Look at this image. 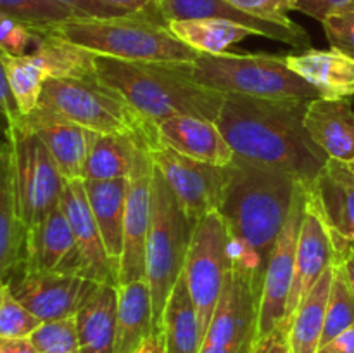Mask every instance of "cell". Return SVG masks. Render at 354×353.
<instances>
[{"mask_svg": "<svg viewBox=\"0 0 354 353\" xmlns=\"http://www.w3.org/2000/svg\"><path fill=\"white\" fill-rule=\"evenodd\" d=\"M44 322L17 301L6 280H0V336L30 338Z\"/></svg>", "mask_w": 354, "mask_h": 353, "instance_id": "d590c367", "label": "cell"}, {"mask_svg": "<svg viewBox=\"0 0 354 353\" xmlns=\"http://www.w3.org/2000/svg\"><path fill=\"white\" fill-rule=\"evenodd\" d=\"M30 339L37 353H82L75 317L44 322Z\"/></svg>", "mask_w": 354, "mask_h": 353, "instance_id": "8d00e7d4", "label": "cell"}, {"mask_svg": "<svg viewBox=\"0 0 354 353\" xmlns=\"http://www.w3.org/2000/svg\"><path fill=\"white\" fill-rule=\"evenodd\" d=\"M154 334L151 289L145 279L118 286L116 338L113 353H133Z\"/></svg>", "mask_w": 354, "mask_h": 353, "instance_id": "484cf974", "label": "cell"}, {"mask_svg": "<svg viewBox=\"0 0 354 353\" xmlns=\"http://www.w3.org/2000/svg\"><path fill=\"white\" fill-rule=\"evenodd\" d=\"M133 353H165V341H162V334H152L144 345Z\"/></svg>", "mask_w": 354, "mask_h": 353, "instance_id": "681fc988", "label": "cell"}, {"mask_svg": "<svg viewBox=\"0 0 354 353\" xmlns=\"http://www.w3.org/2000/svg\"><path fill=\"white\" fill-rule=\"evenodd\" d=\"M287 66L318 92L320 99H354V59L330 47L286 55Z\"/></svg>", "mask_w": 354, "mask_h": 353, "instance_id": "7402d4cb", "label": "cell"}, {"mask_svg": "<svg viewBox=\"0 0 354 353\" xmlns=\"http://www.w3.org/2000/svg\"><path fill=\"white\" fill-rule=\"evenodd\" d=\"M308 192V189H306ZM353 242L339 237L325 224L324 217L310 196L306 197V211H304L303 225H301L299 239H297L296 263H294V279L290 286L289 300H287L286 322L283 329L289 331L290 320L296 314L297 307L310 294L315 284L318 282L325 270L335 263V260L344 253Z\"/></svg>", "mask_w": 354, "mask_h": 353, "instance_id": "5bb4252c", "label": "cell"}, {"mask_svg": "<svg viewBox=\"0 0 354 353\" xmlns=\"http://www.w3.org/2000/svg\"><path fill=\"white\" fill-rule=\"evenodd\" d=\"M118 286L99 284L75 315L82 353H113L116 338Z\"/></svg>", "mask_w": 354, "mask_h": 353, "instance_id": "d4e9b609", "label": "cell"}, {"mask_svg": "<svg viewBox=\"0 0 354 353\" xmlns=\"http://www.w3.org/2000/svg\"><path fill=\"white\" fill-rule=\"evenodd\" d=\"M154 165L149 151L130 176L124 215L123 253L118 266V286L145 279V242L151 224V183Z\"/></svg>", "mask_w": 354, "mask_h": 353, "instance_id": "9a60e30c", "label": "cell"}, {"mask_svg": "<svg viewBox=\"0 0 354 353\" xmlns=\"http://www.w3.org/2000/svg\"><path fill=\"white\" fill-rule=\"evenodd\" d=\"M194 224L154 166L151 183V224L145 242V280L152 298L154 334L162 332V315L185 265Z\"/></svg>", "mask_w": 354, "mask_h": 353, "instance_id": "5b68a950", "label": "cell"}, {"mask_svg": "<svg viewBox=\"0 0 354 353\" xmlns=\"http://www.w3.org/2000/svg\"><path fill=\"white\" fill-rule=\"evenodd\" d=\"M0 14L28 26H48L82 17L71 7L57 0H0Z\"/></svg>", "mask_w": 354, "mask_h": 353, "instance_id": "e575fe53", "label": "cell"}, {"mask_svg": "<svg viewBox=\"0 0 354 353\" xmlns=\"http://www.w3.org/2000/svg\"><path fill=\"white\" fill-rule=\"evenodd\" d=\"M37 107L99 135H133L145 145L158 137L154 123L97 78H48Z\"/></svg>", "mask_w": 354, "mask_h": 353, "instance_id": "8992f818", "label": "cell"}, {"mask_svg": "<svg viewBox=\"0 0 354 353\" xmlns=\"http://www.w3.org/2000/svg\"><path fill=\"white\" fill-rule=\"evenodd\" d=\"M335 263H339V265H341L342 272H344V275H346V280H348L349 287H351V291L354 294V248H353V244L346 248V251L339 256L337 262Z\"/></svg>", "mask_w": 354, "mask_h": 353, "instance_id": "c3c4849f", "label": "cell"}, {"mask_svg": "<svg viewBox=\"0 0 354 353\" xmlns=\"http://www.w3.org/2000/svg\"><path fill=\"white\" fill-rule=\"evenodd\" d=\"M308 196L334 234L354 242V170L349 163L328 158Z\"/></svg>", "mask_w": 354, "mask_h": 353, "instance_id": "44dd1931", "label": "cell"}, {"mask_svg": "<svg viewBox=\"0 0 354 353\" xmlns=\"http://www.w3.org/2000/svg\"><path fill=\"white\" fill-rule=\"evenodd\" d=\"M17 269L82 275V256L61 206H55L40 224L28 228L23 262Z\"/></svg>", "mask_w": 354, "mask_h": 353, "instance_id": "2e32d148", "label": "cell"}, {"mask_svg": "<svg viewBox=\"0 0 354 353\" xmlns=\"http://www.w3.org/2000/svg\"><path fill=\"white\" fill-rule=\"evenodd\" d=\"M9 152L17 213L28 230L59 206L66 180L48 149L33 132L14 128Z\"/></svg>", "mask_w": 354, "mask_h": 353, "instance_id": "9c48e42d", "label": "cell"}, {"mask_svg": "<svg viewBox=\"0 0 354 353\" xmlns=\"http://www.w3.org/2000/svg\"><path fill=\"white\" fill-rule=\"evenodd\" d=\"M33 28L40 31L41 38L37 51L31 55H37L40 59L48 78H97L95 64H93L95 54L93 52L48 33L44 26Z\"/></svg>", "mask_w": 354, "mask_h": 353, "instance_id": "1f68e13d", "label": "cell"}, {"mask_svg": "<svg viewBox=\"0 0 354 353\" xmlns=\"http://www.w3.org/2000/svg\"><path fill=\"white\" fill-rule=\"evenodd\" d=\"M173 35L199 54H223L234 44L254 35L241 24L223 19H176L166 23Z\"/></svg>", "mask_w": 354, "mask_h": 353, "instance_id": "4dcf8cb0", "label": "cell"}, {"mask_svg": "<svg viewBox=\"0 0 354 353\" xmlns=\"http://www.w3.org/2000/svg\"><path fill=\"white\" fill-rule=\"evenodd\" d=\"M296 10L324 23L328 17L353 12L354 0H296Z\"/></svg>", "mask_w": 354, "mask_h": 353, "instance_id": "60d3db41", "label": "cell"}, {"mask_svg": "<svg viewBox=\"0 0 354 353\" xmlns=\"http://www.w3.org/2000/svg\"><path fill=\"white\" fill-rule=\"evenodd\" d=\"M225 172L227 180L218 211L230 235L234 270L249 277L261 291L266 265L290 213L299 180L239 156L225 166Z\"/></svg>", "mask_w": 354, "mask_h": 353, "instance_id": "6da1fadb", "label": "cell"}, {"mask_svg": "<svg viewBox=\"0 0 354 353\" xmlns=\"http://www.w3.org/2000/svg\"><path fill=\"white\" fill-rule=\"evenodd\" d=\"M83 185L90 210L102 235L107 256L118 270L123 253L124 215L130 179L83 180Z\"/></svg>", "mask_w": 354, "mask_h": 353, "instance_id": "cb8c5ba5", "label": "cell"}, {"mask_svg": "<svg viewBox=\"0 0 354 353\" xmlns=\"http://www.w3.org/2000/svg\"><path fill=\"white\" fill-rule=\"evenodd\" d=\"M2 154H3V152H0V158H2Z\"/></svg>", "mask_w": 354, "mask_h": 353, "instance_id": "db71d44e", "label": "cell"}, {"mask_svg": "<svg viewBox=\"0 0 354 353\" xmlns=\"http://www.w3.org/2000/svg\"><path fill=\"white\" fill-rule=\"evenodd\" d=\"M21 118L23 116H21L19 107H17L12 92H10L6 66H3L2 57H0V125H2L3 130L9 134V138L10 132H12V128L17 127Z\"/></svg>", "mask_w": 354, "mask_h": 353, "instance_id": "7bdbcfd3", "label": "cell"}, {"mask_svg": "<svg viewBox=\"0 0 354 353\" xmlns=\"http://www.w3.org/2000/svg\"><path fill=\"white\" fill-rule=\"evenodd\" d=\"M349 165H351V166H353V170H354V161H353V163H349Z\"/></svg>", "mask_w": 354, "mask_h": 353, "instance_id": "f5cc1de1", "label": "cell"}, {"mask_svg": "<svg viewBox=\"0 0 354 353\" xmlns=\"http://www.w3.org/2000/svg\"><path fill=\"white\" fill-rule=\"evenodd\" d=\"M48 33L99 55L142 62H194L199 52L175 37L159 12L123 17H73L44 26Z\"/></svg>", "mask_w": 354, "mask_h": 353, "instance_id": "277c9868", "label": "cell"}, {"mask_svg": "<svg viewBox=\"0 0 354 353\" xmlns=\"http://www.w3.org/2000/svg\"><path fill=\"white\" fill-rule=\"evenodd\" d=\"M259 298L261 291L252 280L232 269L201 348L252 353L258 329Z\"/></svg>", "mask_w": 354, "mask_h": 353, "instance_id": "7c38bea8", "label": "cell"}, {"mask_svg": "<svg viewBox=\"0 0 354 353\" xmlns=\"http://www.w3.org/2000/svg\"><path fill=\"white\" fill-rule=\"evenodd\" d=\"M10 147V138H9V134H7L6 130H3V127L0 125V152L7 151V149Z\"/></svg>", "mask_w": 354, "mask_h": 353, "instance_id": "f907efd6", "label": "cell"}, {"mask_svg": "<svg viewBox=\"0 0 354 353\" xmlns=\"http://www.w3.org/2000/svg\"><path fill=\"white\" fill-rule=\"evenodd\" d=\"M252 353H292L289 343V331L279 327L270 332L268 336H265V338L258 339L254 343Z\"/></svg>", "mask_w": 354, "mask_h": 353, "instance_id": "ee69618b", "label": "cell"}, {"mask_svg": "<svg viewBox=\"0 0 354 353\" xmlns=\"http://www.w3.org/2000/svg\"><path fill=\"white\" fill-rule=\"evenodd\" d=\"M40 31L0 14V48L12 55H31L40 44Z\"/></svg>", "mask_w": 354, "mask_h": 353, "instance_id": "74e56055", "label": "cell"}, {"mask_svg": "<svg viewBox=\"0 0 354 353\" xmlns=\"http://www.w3.org/2000/svg\"><path fill=\"white\" fill-rule=\"evenodd\" d=\"M225 2L270 23L282 24L287 28L299 26L287 16L290 10H296V0H225Z\"/></svg>", "mask_w": 354, "mask_h": 353, "instance_id": "f35d334b", "label": "cell"}, {"mask_svg": "<svg viewBox=\"0 0 354 353\" xmlns=\"http://www.w3.org/2000/svg\"><path fill=\"white\" fill-rule=\"evenodd\" d=\"M199 85L223 93L259 99H318V92L287 66L286 55L201 54L190 64Z\"/></svg>", "mask_w": 354, "mask_h": 353, "instance_id": "52a82bcc", "label": "cell"}, {"mask_svg": "<svg viewBox=\"0 0 354 353\" xmlns=\"http://www.w3.org/2000/svg\"><path fill=\"white\" fill-rule=\"evenodd\" d=\"M93 64L102 85L154 125L182 114L216 121L223 106V93L206 89L192 78V62L124 61L95 54Z\"/></svg>", "mask_w": 354, "mask_h": 353, "instance_id": "3957f363", "label": "cell"}, {"mask_svg": "<svg viewBox=\"0 0 354 353\" xmlns=\"http://www.w3.org/2000/svg\"><path fill=\"white\" fill-rule=\"evenodd\" d=\"M354 324V294L346 280L341 265L334 263L330 293H328L327 310H325V325L320 346L341 334L342 331Z\"/></svg>", "mask_w": 354, "mask_h": 353, "instance_id": "836d02e7", "label": "cell"}, {"mask_svg": "<svg viewBox=\"0 0 354 353\" xmlns=\"http://www.w3.org/2000/svg\"><path fill=\"white\" fill-rule=\"evenodd\" d=\"M6 282L17 301L41 322L75 317L99 286L82 275L24 269H17Z\"/></svg>", "mask_w": 354, "mask_h": 353, "instance_id": "4fadbf2b", "label": "cell"}, {"mask_svg": "<svg viewBox=\"0 0 354 353\" xmlns=\"http://www.w3.org/2000/svg\"><path fill=\"white\" fill-rule=\"evenodd\" d=\"M332 277L334 265L325 270L310 294L297 307L289 325V343L292 353H318L320 350Z\"/></svg>", "mask_w": 354, "mask_h": 353, "instance_id": "f546056e", "label": "cell"}, {"mask_svg": "<svg viewBox=\"0 0 354 353\" xmlns=\"http://www.w3.org/2000/svg\"><path fill=\"white\" fill-rule=\"evenodd\" d=\"M154 2H156V3H161V2H162V0H154Z\"/></svg>", "mask_w": 354, "mask_h": 353, "instance_id": "816d5d0a", "label": "cell"}, {"mask_svg": "<svg viewBox=\"0 0 354 353\" xmlns=\"http://www.w3.org/2000/svg\"><path fill=\"white\" fill-rule=\"evenodd\" d=\"M147 151L152 165L165 176L168 187L194 224L211 211H218L227 180L223 166L207 165L180 154L159 142L158 137L149 142Z\"/></svg>", "mask_w": 354, "mask_h": 353, "instance_id": "30bf717a", "label": "cell"}, {"mask_svg": "<svg viewBox=\"0 0 354 353\" xmlns=\"http://www.w3.org/2000/svg\"><path fill=\"white\" fill-rule=\"evenodd\" d=\"M318 353H354V324L335 336L327 345L320 346Z\"/></svg>", "mask_w": 354, "mask_h": 353, "instance_id": "f6af8a7d", "label": "cell"}, {"mask_svg": "<svg viewBox=\"0 0 354 353\" xmlns=\"http://www.w3.org/2000/svg\"><path fill=\"white\" fill-rule=\"evenodd\" d=\"M165 353H199L203 346L199 320L183 275L176 280L162 315Z\"/></svg>", "mask_w": 354, "mask_h": 353, "instance_id": "f1b7e54d", "label": "cell"}, {"mask_svg": "<svg viewBox=\"0 0 354 353\" xmlns=\"http://www.w3.org/2000/svg\"><path fill=\"white\" fill-rule=\"evenodd\" d=\"M304 127L328 158L354 161V111L349 100L313 99L304 114Z\"/></svg>", "mask_w": 354, "mask_h": 353, "instance_id": "603a6c76", "label": "cell"}, {"mask_svg": "<svg viewBox=\"0 0 354 353\" xmlns=\"http://www.w3.org/2000/svg\"><path fill=\"white\" fill-rule=\"evenodd\" d=\"M17 127L33 132L40 137L45 147L54 158L64 180H83V168L99 134L86 130L66 118L37 107L30 114L21 118ZM14 130V128H12Z\"/></svg>", "mask_w": 354, "mask_h": 353, "instance_id": "ac0fdd59", "label": "cell"}, {"mask_svg": "<svg viewBox=\"0 0 354 353\" xmlns=\"http://www.w3.org/2000/svg\"><path fill=\"white\" fill-rule=\"evenodd\" d=\"M59 206L64 211L66 218L71 225L73 235H75L76 246H78L80 256H82V275L93 282L118 286V270L107 256L106 246H104L102 235H100L95 218L90 210L82 179L66 180Z\"/></svg>", "mask_w": 354, "mask_h": 353, "instance_id": "e0dca14e", "label": "cell"}, {"mask_svg": "<svg viewBox=\"0 0 354 353\" xmlns=\"http://www.w3.org/2000/svg\"><path fill=\"white\" fill-rule=\"evenodd\" d=\"M0 57L21 116H26L37 109L44 83L48 80L47 71L37 55H12L0 48Z\"/></svg>", "mask_w": 354, "mask_h": 353, "instance_id": "d6a6232c", "label": "cell"}, {"mask_svg": "<svg viewBox=\"0 0 354 353\" xmlns=\"http://www.w3.org/2000/svg\"><path fill=\"white\" fill-rule=\"evenodd\" d=\"M311 100L227 93L216 125L235 156L282 170L311 185L328 159L304 127Z\"/></svg>", "mask_w": 354, "mask_h": 353, "instance_id": "7a4b0ae2", "label": "cell"}, {"mask_svg": "<svg viewBox=\"0 0 354 353\" xmlns=\"http://www.w3.org/2000/svg\"><path fill=\"white\" fill-rule=\"evenodd\" d=\"M158 12L165 23L176 19H223L249 28L259 37L283 42L301 51L311 48L310 35L303 26L287 28L282 24L259 19L225 0H162L161 3H158Z\"/></svg>", "mask_w": 354, "mask_h": 353, "instance_id": "d6986e66", "label": "cell"}, {"mask_svg": "<svg viewBox=\"0 0 354 353\" xmlns=\"http://www.w3.org/2000/svg\"><path fill=\"white\" fill-rule=\"evenodd\" d=\"M230 235L220 211H211L194 227L192 241L183 265V280L197 311L201 338H206L232 263Z\"/></svg>", "mask_w": 354, "mask_h": 353, "instance_id": "ba28073f", "label": "cell"}, {"mask_svg": "<svg viewBox=\"0 0 354 353\" xmlns=\"http://www.w3.org/2000/svg\"><path fill=\"white\" fill-rule=\"evenodd\" d=\"M9 149L0 158V280L9 279L21 265L26 241V227L17 213Z\"/></svg>", "mask_w": 354, "mask_h": 353, "instance_id": "83f0119b", "label": "cell"}, {"mask_svg": "<svg viewBox=\"0 0 354 353\" xmlns=\"http://www.w3.org/2000/svg\"><path fill=\"white\" fill-rule=\"evenodd\" d=\"M159 142L176 152L214 166H228L235 158L216 121L201 116H173L156 125Z\"/></svg>", "mask_w": 354, "mask_h": 353, "instance_id": "ffe728a7", "label": "cell"}, {"mask_svg": "<svg viewBox=\"0 0 354 353\" xmlns=\"http://www.w3.org/2000/svg\"><path fill=\"white\" fill-rule=\"evenodd\" d=\"M64 6L71 7L73 10L82 17H95V19H109V17H123L130 16V10L118 7L107 0H57Z\"/></svg>", "mask_w": 354, "mask_h": 353, "instance_id": "b9f144b4", "label": "cell"}, {"mask_svg": "<svg viewBox=\"0 0 354 353\" xmlns=\"http://www.w3.org/2000/svg\"><path fill=\"white\" fill-rule=\"evenodd\" d=\"M147 145L133 135H97L83 168V180L130 179Z\"/></svg>", "mask_w": 354, "mask_h": 353, "instance_id": "4316f807", "label": "cell"}, {"mask_svg": "<svg viewBox=\"0 0 354 353\" xmlns=\"http://www.w3.org/2000/svg\"><path fill=\"white\" fill-rule=\"evenodd\" d=\"M0 353H37L30 338L0 336Z\"/></svg>", "mask_w": 354, "mask_h": 353, "instance_id": "bcb514c9", "label": "cell"}, {"mask_svg": "<svg viewBox=\"0 0 354 353\" xmlns=\"http://www.w3.org/2000/svg\"><path fill=\"white\" fill-rule=\"evenodd\" d=\"M306 185L299 182L290 213L282 232L277 237L275 248H273L270 262L266 265L265 277H263L256 341L268 336L275 329L283 327V322H286L287 300H289L294 279L297 239H299L301 225H303L304 211H306Z\"/></svg>", "mask_w": 354, "mask_h": 353, "instance_id": "8fae6325", "label": "cell"}, {"mask_svg": "<svg viewBox=\"0 0 354 353\" xmlns=\"http://www.w3.org/2000/svg\"><path fill=\"white\" fill-rule=\"evenodd\" d=\"M130 12H158V3L154 0H107Z\"/></svg>", "mask_w": 354, "mask_h": 353, "instance_id": "7dc6e473", "label": "cell"}, {"mask_svg": "<svg viewBox=\"0 0 354 353\" xmlns=\"http://www.w3.org/2000/svg\"><path fill=\"white\" fill-rule=\"evenodd\" d=\"M322 24H324L330 47L337 48L354 59V10L341 14V16L328 17Z\"/></svg>", "mask_w": 354, "mask_h": 353, "instance_id": "ab89813d", "label": "cell"}]
</instances>
